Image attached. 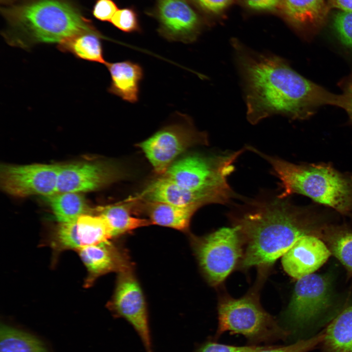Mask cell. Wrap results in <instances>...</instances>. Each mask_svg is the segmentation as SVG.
Masks as SVG:
<instances>
[{
  "instance_id": "1",
  "label": "cell",
  "mask_w": 352,
  "mask_h": 352,
  "mask_svg": "<svg viewBox=\"0 0 352 352\" xmlns=\"http://www.w3.org/2000/svg\"><path fill=\"white\" fill-rule=\"evenodd\" d=\"M231 44L250 123L276 114L306 119L325 105L344 109L342 94L332 93L304 77L282 58L255 51L236 39Z\"/></svg>"
},
{
  "instance_id": "2",
  "label": "cell",
  "mask_w": 352,
  "mask_h": 352,
  "mask_svg": "<svg viewBox=\"0 0 352 352\" xmlns=\"http://www.w3.org/2000/svg\"><path fill=\"white\" fill-rule=\"evenodd\" d=\"M286 198L261 196L233 216L245 245L241 265L265 267L282 257L301 237L319 234L327 223L312 207L295 205Z\"/></svg>"
},
{
  "instance_id": "3",
  "label": "cell",
  "mask_w": 352,
  "mask_h": 352,
  "mask_svg": "<svg viewBox=\"0 0 352 352\" xmlns=\"http://www.w3.org/2000/svg\"><path fill=\"white\" fill-rule=\"evenodd\" d=\"M2 4L7 24L3 35L11 46L58 44L79 33L98 32L69 0H3Z\"/></svg>"
},
{
  "instance_id": "4",
  "label": "cell",
  "mask_w": 352,
  "mask_h": 352,
  "mask_svg": "<svg viewBox=\"0 0 352 352\" xmlns=\"http://www.w3.org/2000/svg\"><path fill=\"white\" fill-rule=\"evenodd\" d=\"M248 149L271 165L280 180L279 198L301 194L352 218V173L341 172L329 164H296L265 154L251 146Z\"/></svg>"
},
{
  "instance_id": "5",
  "label": "cell",
  "mask_w": 352,
  "mask_h": 352,
  "mask_svg": "<svg viewBox=\"0 0 352 352\" xmlns=\"http://www.w3.org/2000/svg\"><path fill=\"white\" fill-rule=\"evenodd\" d=\"M244 149L209 155L192 154L176 160L162 176L185 188L208 193L223 204L236 197L227 182L234 163Z\"/></svg>"
},
{
  "instance_id": "6",
  "label": "cell",
  "mask_w": 352,
  "mask_h": 352,
  "mask_svg": "<svg viewBox=\"0 0 352 352\" xmlns=\"http://www.w3.org/2000/svg\"><path fill=\"white\" fill-rule=\"evenodd\" d=\"M216 336L225 332L243 335L251 343L286 340L291 331L281 327L252 296L226 298L218 307Z\"/></svg>"
},
{
  "instance_id": "7",
  "label": "cell",
  "mask_w": 352,
  "mask_h": 352,
  "mask_svg": "<svg viewBox=\"0 0 352 352\" xmlns=\"http://www.w3.org/2000/svg\"><path fill=\"white\" fill-rule=\"evenodd\" d=\"M208 143L207 134L197 130L191 118L182 114L180 121L163 127L137 146L144 153L154 171L162 176L188 149Z\"/></svg>"
},
{
  "instance_id": "8",
  "label": "cell",
  "mask_w": 352,
  "mask_h": 352,
  "mask_svg": "<svg viewBox=\"0 0 352 352\" xmlns=\"http://www.w3.org/2000/svg\"><path fill=\"white\" fill-rule=\"evenodd\" d=\"M192 242L199 266L208 281L222 282L242 257L243 242L238 227L221 228Z\"/></svg>"
},
{
  "instance_id": "9",
  "label": "cell",
  "mask_w": 352,
  "mask_h": 352,
  "mask_svg": "<svg viewBox=\"0 0 352 352\" xmlns=\"http://www.w3.org/2000/svg\"><path fill=\"white\" fill-rule=\"evenodd\" d=\"M146 13L157 21L159 35L170 42L193 43L211 26L189 0H155Z\"/></svg>"
},
{
  "instance_id": "10",
  "label": "cell",
  "mask_w": 352,
  "mask_h": 352,
  "mask_svg": "<svg viewBox=\"0 0 352 352\" xmlns=\"http://www.w3.org/2000/svg\"><path fill=\"white\" fill-rule=\"evenodd\" d=\"M331 284L324 275L311 274L299 279L285 312L286 322L296 330L312 326L330 308Z\"/></svg>"
},
{
  "instance_id": "11",
  "label": "cell",
  "mask_w": 352,
  "mask_h": 352,
  "mask_svg": "<svg viewBox=\"0 0 352 352\" xmlns=\"http://www.w3.org/2000/svg\"><path fill=\"white\" fill-rule=\"evenodd\" d=\"M60 167L56 164H1L0 187L15 197H48L56 193Z\"/></svg>"
},
{
  "instance_id": "12",
  "label": "cell",
  "mask_w": 352,
  "mask_h": 352,
  "mask_svg": "<svg viewBox=\"0 0 352 352\" xmlns=\"http://www.w3.org/2000/svg\"><path fill=\"white\" fill-rule=\"evenodd\" d=\"M110 308L117 317L124 318L135 330L147 352H153L146 302L132 266L118 273Z\"/></svg>"
},
{
  "instance_id": "13",
  "label": "cell",
  "mask_w": 352,
  "mask_h": 352,
  "mask_svg": "<svg viewBox=\"0 0 352 352\" xmlns=\"http://www.w3.org/2000/svg\"><path fill=\"white\" fill-rule=\"evenodd\" d=\"M117 168L106 161H83L60 164L57 192L93 191L115 182L120 176Z\"/></svg>"
},
{
  "instance_id": "14",
  "label": "cell",
  "mask_w": 352,
  "mask_h": 352,
  "mask_svg": "<svg viewBox=\"0 0 352 352\" xmlns=\"http://www.w3.org/2000/svg\"><path fill=\"white\" fill-rule=\"evenodd\" d=\"M112 238L104 217L99 214H84L75 220L60 223L55 240L62 249H74L95 245Z\"/></svg>"
},
{
  "instance_id": "15",
  "label": "cell",
  "mask_w": 352,
  "mask_h": 352,
  "mask_svg": "<svg viewBox=\"0 0 352 352\" xmlns=\"http://www.w3.org/2000/svg\"><path fill=\"white\" fill-rule=\"evenodd\" d=\"M331 254L324 242L313 235L299 238L282 257L284 270L291 277L299 279L312 274Z\"/></svg>"
},
{
  "instance_id": "16",
  "label": "cell",
  "mask_w": 352,
  "mask_h": 352,
  "mask_svg": "<svg viewBox=\"0 0 352 352\" xmlns=\"http://www.w3.org/2000/svg\"><path fill=\"white\" fill-rule=\"evenodd\" d=\"M329 0H281L280 16L299 35L310 39L325 24Z\"/></svg>"
},
{
  "instance_id": "17",
  "label": "cell",
  "mask_w": 352,
  "mask_h": 352,
  "mask_svg": "<svg viewBox=\"0 0 352 352\" xmlns=\"http://www.w3.org/2000/svg\"><path fill=\"white\" fill-rule=\"evenodd\" d=\"M133 198L143 201L159 202L176 205H195L199 207L211 203L223 204L222 200L215 195L185 188L163 176L149 182Z\"/></svg>"
},
{
  "instance_id": "18",
  "label": "cell",
  "mask_w": 352,
  "mask_h": 352,
  "mask_svg": "<svg viewBox=\"0 0 352 352\" xmlns=\"http://www.w3.org/2000/svg\"><path fill=\"white\" fill-rule=\"evenodd\" d=\"M78 250L88 271L87 285L102 275L111 272L118 273L132 266L125 250L120 249L109 241Z\"/></svg>"
},
{
  "instance_id": "19",
  "label": "cell",
  "mask_w": 352,
  "mask_h": 352,
  "mask_svg": "<svg viewBox=\"0 0 352 352\" xmlns=\"http://www.w3.org/2000/svg\"><path fill=\"white\" fill-rule=\"evenodd\" d=\"M105 66L111 78L108 92L129 103L138 102L140 83L144 77L143 67L130 60L108 62Z\"/></svg>"
},
{
  "instance_id": "20",
  "label": "cell",
  "mask_w": 352,
  "mask_h": 352,
  "mask_svg": "<svg viewBox=\"0 0 352 352\" xmlns=\"http://www.w3.org/2000/svg\"><path fill=\"white\" fill-rule=\"evenodd\" d=\"M140 201V200H138ZM141 211L149 217L152 224L187 231L191 219L200 207L197 205H176L159 202L140 201Z\"/></svg>"
},
{
  "instance_id": "21",
  "label": "cell",
  "mask_w": 352,
  "mask_h": 352,
  "mask_svg": "<svg viewBox=\"0 0 352 352\" xmlns=\"http://www.w3.org/2000/svg\"><path fill=\"white\" fill-rule=\"evenodd\" d=\"M322 352H352V304L345 308L323 330Z\"/></svg>"
},
{
  "instance_id": "22",
  "label": "cell",
  "mask_w": 352,
  "mask_h": 352,
  "mask_svg": "<svg viewBox=\"0 0 352 352\" xmlns=\"http://www.w3.org/2000/svg\"><path fill=\"white\" fill-rule=\"evenodd\" d=\"M98 211L109 225L112 238L152 224L149 219L138 218L132 215L133 204L130 199L124 203L99 207Z\"/></svg>"
},
{
  "instance_id": "23",
  "label": "cell",
  "mask_w": 352,
  "mask_h": 352,
  "mask_svg": "<svg viewBox=\"0 0 352 352\" xmlns=\"http://www.w3.org/2000/svg\"><path fill=\"white\" fill-rule=\"evenodd\" d=\"M100 32H83L72 36L58 44L63 52H69L78 59L106 65Z\"/></svg>"
},
{
  "instance_id": "24",
  "label": "cell",
  "mask_w": 352,
  "mask_h": 352,
  "mask_svg": "<svg viewBox=\"0 0 352 352\" xmlns=\"http://www.w3.org/2000/svg\"><path fill=\"white\" fill-rule=\"evenodd\" d=\"M319 238L352 277V231L345 226L327 223L322 228Z\"/></svg>"
},
{
  "instance_id": "25",
  "label": "cell",
  "mask_w": 352,
  "mask_h": 352,
  "mask_svg": "<svg viewBox=\"0 0 352 352\" xmlns=\"http://www.w3.org/2000/svg\"><path fill=\"white\" fill-rule=\"evenodd\" d=\"M56 219L60 223L72 221L90 210L80 193L57 192L47 197Z\"/></svg>"
},
{
  "instance_id": "26",
  "label": "cell",
  "mask_w": 352,
  "mask_h": 352,
  "mask_svg": "<svg viewBox=\"0 0 352 352\" xmlns=\"http://www.w3.org/2000/svg\"><path fill=\"white\" fill-rule=\"evenodd\" d=\"M0 352H47L35 337L15 328L1 325Z\"/></svg>"
},
{
  "instance_id": "27",
  "label": "cell",
  "mask_w": 352,
  "mask_h": 352,
  "mask_svg": "<svg viewBox=\"0 0 352 352\" xmlns=\"http://www.w3.org/2000/svg\"><path fill=\"white\" fill-rule=\"evenodd\" d=\"M211 26L223 20L237 0H189Z\"/></svg>"
},
{
  "instance_id": "28",
  "label": "cell",
  "mask_w": 352,
  "mask_h": 352,
  "mask_svg": "<svg viewBox=\"0 0 352 352\" xmlns=\"http://www.w3.org/2000/svg\"><path fill=\"white\" fill-rule=\"evenodd\" d=\"M331 23L341 44L352 53V11L340 10L335 13Z\"/></svg>"
},
{
  "instance_id": "29",
  "label": "cell",
  "mask_w": 352,
  "mask_h": 352,
  "mask_svg": "<svg viewBox=\"0 0 352 352\" xmlns=\"http://www.w3.org/2000/svg\"><path fill=\"white\" fill-rule=\"evenodd\" d=\"M110 22L115 27L125 33L142 31L138 13L133 6L118 9Z\"/></svg>"
},
{
  "instance_id": "30",
  "label": "cell",
  "mask_w": 352,
  "mask_h": 352,
  "mask_svg": "<svg viewBox=\"0 0 352 352\" xmlns=\"http://www.w3.org/2000/svg\"><path fill=\"white\" fill-rule=\"evenodd\" d=\"M324 337L323 330L307 339H301L287 346H271L259 352H308L319 347Z\"/></svg>"
},
{
  "instance_id": "31",
  "label": "cell",
  "mask_w": 352,
  "mask_h": 352,
  "mask_svg": "<svg viewBox=\"0 0 352 352\" xmlns=\"http://www.w3.org/2000/svg\"><path fill=\"white\" fill-rule=\"evenodd\" d=\"M281 0H237L246 12L250 14H270L278 15Z\"/></svg>"
},
{
  "instance_id": "32",
  "label": "cell",
  "mask_w": 352,
  "mask_h": 352,
  "mask_svg": "<svg viewBox=\"0 0 352 352\" xmlns=\"http://www.w3.org/2000/svg\"><path fill=\"white\" fill-rule=\"evenodd\" d=\"M271 346L254 345L235 346L208 341L204 344L197 352H259Z\"/></svg>"
},
{
  "instance_id": "33",
  "label": "cell",
  "mask_w": 352,
  "mask_h": 352,
  "mask_svg": "<svg viewBox=\"0 0 352 352\" xmlns=\"http://www.w3.org/2000/svg\"><path fill=\"white\" fill-rule=\"evenodd\" d=\"M118 10L113 0H97L93 6L92 13L97 20L102 22H110Z\"/></svg>"
},
{
  "instance_id": "34",
  "label": "cell",
  "mask_w": 352,
  "mask_h": 352,
  "mask_svg": "<svg viewBox=\"0 0 352 352\" xmlns=\"http://www.w3.org/2000/svg\"><path fill=\"white\" fill-rule=\"evenodd\" d=\"M339 86L345 98L344 110L347 112L350 121L352 124V72L340 82Z\"/></svg>"
},
{
  "instance_id": "35",
  "label": "cell",
  "mask_w": 352,
  "mask_h": 352,
  "mask_svg": "<svg viewBox=\"0 0 352 352\" xmlns=\"http://www.w3.org/2000/svg\"><path fill=\"white\" fill-rule=\"evenodd\" d=\"M330 8L339 10L352 11V0H329Z\"/></svg>"
}]
</instances>
